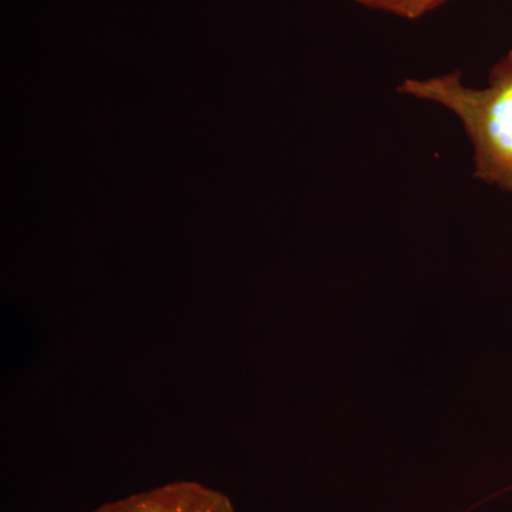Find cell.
Masks as SVG:
<instances>
[{
  "label": "cell",
  "instance_id": "6da1fadb",
  "mask_svg": "<svg viewBox=\"0 0 512 512\" xmlns=\"http://www.w3.org/2000/svg\"><path fill=\"white\" fill-rule=\"evenodd\" d=\"M396 92L453 113L473 148V177L512 194V49L491 67L483 89L466 86L457 70L403 80Z\"/></svg>",
  "mask_w": 512,
  "mask_h": 512
},
{
  "label": "cell",
  "instance_id": "7a4b0ae2",
  "mask_svg": "<svg viewBox=\"0 0 512 512\" xmlns=\"http://www.w3.org/2000/svg\"><path fill=\"white\" fill-rule=\"evenodd\" d=\"M94 512H235L224 494L197 483H174L107 504Z\"/></svg>",
  "mask_w": 512,
  "mask_h": 512
},
{
  "label": "cell",
  "instance_id": "3957f363",
  "mask_svg": "<svg viewBox=\"0 0 512 512\" xmlns=\"http://www.w3.org/2000/svg\"><path fill=\"white\" fill-rule=\"evenodd\" d=\"M365 8L390 13L397 18L416 20L446 5L450 0H353Z\"/></svg>",
  "mask_w": 512,
  "mask_h": 512
}]
</instances>
